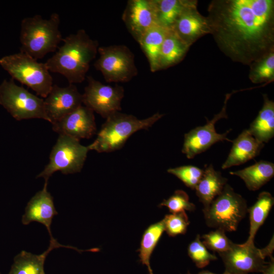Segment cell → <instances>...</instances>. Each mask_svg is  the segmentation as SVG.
Returning <instances> with one entry per match:
<instances>
[{"mask_svg":"<svg viewBox=\"0 0 274 274\" xmlns=\"http://www.w3.org/2000/svg\"><path fill=\"white\" fill-rule=\"evenodd\" d=\"M48 182H45L43 188L37 192L28 202L25 213L22 217V223L28 225L32 222L43 224L48 230L50 241L54 239L51 231V225L54 217L57 215L53 198L47 190Z\"/></svg>","mask_w":274,"mask_h":274,"instance_id":"cell-17","label":"cell"},{"mask_svg":"<svg viewBox=\"0 0 274 274\" xmlns=\"http://www.w3.org/2000/svg\"><path fill=\"white\" fill-rule=\"evenodd\" d=\"M197 6V1L193 0L181 13L172 28L189 47L201 37L211 34L209 20L198 12Z\"/></svg>","mask_w":274,"mask_h":274,"instance_id":"cell-16","label":"cell"},{"mask_svg":"<svg viewBox=\"0 0 274 274\" xmlns=\"http://www.w3.org/2000/svg\"><path fill=\"white\" fill-rule=\"evenodd\" d=\"M187 253L189 257L200 268L207 266L211 261L217 260L216 255L210 253L202 243L200 235L197 234L194 239L188 246Z\"/></svg>","mask_w":274,"mask_h":274,"instance_id":"cell-29","label":"cell"},{"mask_svg":"<svg viewBox=\"0 0 274 274\" xmlns=\"http://www.w3.org/2000/svg\"><path fill=\"white\" fill-rule=\"evenodd\" d=\"M227 179L220 172L216 170L210 164L203 169V175L195 190L199 201L207 209L212 201L223 190L227 184Z\"/></svg>","mask_w":274,"mask_h":274,"instance_id":"cell-19","label":"cell"},{"mask_svg":"<svg viewBox=\"0 0 274 274\" xmlns=\"http://www.w3.org/2000/svg\"><path fill=\"white\" fill-rule=\"evenodd\" d=\"M86 78L88 84L82 94L85 106L105 118L121 110V102L124 95L122 86L104 84L90 76Z\"/></svg>","mask_w":274,"mask_h":274,"instance_id":"cell-11","label":"cell"},{"mask_svg":"<svg viewBox=\"0 0 274 274\" xmlns=\"http://www.w3.org/2000/svg\"><path fill=\"white\" fill-rule=\"evenodd\" d=\"M163 220L164 231L171 237L185 234L190 224L185 212L166 215Z\"/></svg>","mask_w":274,"mask_h":274,"instance_id":"cell-32","label":"cell"},{"mask_svg":"<svg viewBox=\"0 0 274 274\" xmlns=\"http://www.w3.org/2000/svg\"><path fill=\"white\" fill-rule=\"evenodd\" d=\"M98 53L99 56L94 66L102 74L107 82H127L137 76L134 54L126 46L99 47Z\"/></svg>","mask_w":274,"mask_h":274,"instance_id":"cell-9","label":"cell"},{"mask_svg":"<svg viewBox=\"0 0 274 274\" xmlns=\"http://www.w3.org/2000/svg\"><path fill=\"white\" fill-rule=\"evenodd\" d=\"M167 172L175 176L186 186L192 190H195L203 174V169L191 165L170 168Z\"/></svg>","mask_w":274,"mask_h":274,"instance_id":"cell-30","label":"cell"},{"mask_svg":"<svg viewBox=\"0 0 274 274\" xmlns=\"http://www.w3.org/2000/svg\"><path fill=\"white\" fill-rule=\"evenodd\" d=\"M234 92L233 91L226 95L222 110L212 119L209 120L207 119V123L204 125L195 127L185 134L182 152L187 158H193L217 142L224 141L232 142V140L227 138V134L231 129L220 134L216 131L215 125L219 120L228 118L226 106L230 96Z\"/></svg>","mask_w":274,"mask_h":274,"instance_id":"cell-12","label":"cell"},{"mask_svg":"<svg viewBox=\"0 0 274 274\" xmlns=\"http://www.w3.org/2000/svg\"><path fill=\"white\" fill-rule=\"evenodd\" d=\"M60 23L59 15L56 13L48 19L38 14L23 18L21 22L20 51L37 60L56 52L63 39Z\"/></svg>","mask_w":274,"mask_h":274,"instance_id":"cell-3","label":"cell"},{"mask_svg":"<svg viewBox=\"0 0 274 274\" xmlns=\"http://www.w3.org/2000/svg\"><path fill=\"white\" fill-rule=\"evenodd\" d=\"M52 124L53 130L78 140L89 139L96 132L94 112L81 106Z\"/></svg>","mask_w":274,"mask_h":274,"instance_id":"cell-15","label":"cell"},{"mask_svg":"<svg viewBox=\"0 0 274 274\" xmlns=\"http://www.w3.org/2000/svg\"><path fill=\"white\" fill-rule=\"evenodd\" d=\"M164 231L163 219L151 224L144 231L137 252L140 262L146 265L149 274H153L150 265L151 256Z\"/></svg>","mask_w":274,"mask_h":274,"instance_id":"cell-26","label":"cell"},{"mask_svg":"<svg viewBox=\"0 0 274 274\" xmlns=\"http://www.w3.org/2000/svg\"><path fill=\"white\" fill-rule=\"evenodd\" d=\"M273 249L272 236L268 245L262 249L256 247L254 243H232L228 250L218 254L224 263L225 271L230 274H248L262 272L268 263L265 259L272 256Z\"/></svg>","mask_w":274,"mask_h":274,"instance_id":"cell-10","label":"cell"},{"mask_svg":"<svg viewBox=\"0 0 274 274\" xmlns=\"http://www.w3.org/2000/svg\"><path fill=\"white\" fill-rule=\"evenodd\" d=\"M249 78L253 83L269 84L274 81V51L250 64Z\"/></svg>","mask_w":274,"mask_h":274,"instance_id":"cell-28","label":"cell"},{"mask_svg":"<svg viewBox=\"0 0 274 274\" xmlns=\"http://www.w3.org/2000/svg\"><path fill=\"white\" fill-rule=\"evenodd\" d=\"M163 115L157 112L147 118L139 119L119 112L113 113L106 118L96 139L88 146L89 150L107 153L119 150L132 134L148 129Z\"/></svg>","mask_w":274,"mask_h":274,"instance_id":"cell-4","label":"cell"},{"mask_svg":"<svg viewBox=\"0 0 274 274\" xmlns=\"http://www.w3.org/2000/svg\"><path fill=\"white\" fill-rule=\"evenodd\" d=\"M62 41L63 45L45 63L50 72L63 76L69 84L81 83L86 78L90 64L98 53V42L83 29Z\"/></svg>","mask_w":274,"mask_h":274,"instance_id":"cell-2","label":"cell"},{"mask_svg":"<svg viewBox=\"0 0 274 274\" xmlns=\"http://www.w3.org/2000/svg\"><path fill=\"white\" fill-rule=\"evenodd\" d=\"M89 151L88 146L81 145L79 140L59 134L50 152L49 163L37 178H43L48 182L57 171L65 175L80 172Z\"/></svg>","mask_w":274,"mask_h":274,"instance_id":"cell-7","label":"cell"},{"mask_svg":"<svg viewBox=\"0 0 274 274\" xmlns=\"http://www.w3.org/2000/svg\"><path fill=\"white\" fill-rule=\"evenodd\" d=\"M186 274H192V273H191L189 271H188ZM197 274H216V273H213L209 270H202ZM222 274H230V273L227 272L226 271H225L224 273Z\"/></svg>","mask_w":274,"mask_h":274,"instance_id":"cell-35","label":"cell"},{"mask_svg":"<svg viewBox=\"0 0 274 274\" xmlns=\"http://www.w3.org/2000/svg\"><path fill=\"white\" fill-rule=\"evenodd\" d=\"M193 0H154L158 24L172 29L176 20Z\"/></svg>","mask_w":274,"mask_h":274,"instance_id":"cell-27","label":"cell"},{"mask_svg":"<svg viewBox=\"0 0 274 274\" xmlns=\"http://www.w3.org/2000/svg\"><path fill=\"white\" fill-rule=\"evenodd\" d=\"M0 105L18 121L42 119L48 121L44 98L17 85L12 78L0 84Z\"/></svg>","mask_w":274,"mask_h":274,"instance_id":"cell-8","label":"cell"},{"mask_svg":"<svg viewBox=\"0 0 274 274\" xmlns=\"http://www.w3.org/2000/svg\"><path fill=\"white\" fill-rule=\"evenodd\" d=\"M200 238L207 249L218 253L228 250L233 243L226 235L225 232L220 229L204 234Z\"/></svg>","mask_w":274,"mask_h":274,"instance_id":"cell-33","label":"cell"},{"mask_svg":"<svg viewBox=\"0 0 274 274\" xmlns=\"http://www.w3.org/2000/svg\"><path fill=\"white\" fill-rule=\"evenodd\" d=\"M248 209L246 200L227 184L221 194L202 212L208 227L232 232L237 230L246 217Z\"/></svg>","mask_w":274,"mask_h":274,"instance_id":"cell-6","label":"cell"},{"mask_svg":"<svg viewBox=\"0 0 274 274\" xmlns=\"http://www.w3.org/2000/svg\"><path fill=\"white\" fill-rule=\"evenodd\" d=\"M190 47L170 29L161 46L158 62L159 71L180 62L186 55Z\"/></svg>","mask_w":274,"mask_h":274,"instance_id":"cell-24","label":"cell"},{"mask_svg":"<svg viewBox=\"0 0 274 274\" xmlns=\"http://www.w3.org/2000/svg\"><path fill=\"white\" fill-rule=\"evenodd\" d=\"M122 19L137 42L150 28L159 25L154 0L128 1Z\"/></svg>","mask_w":274,"mask_h":274,"instance_id":"cell-13","label":"cell"},{"mask_svg":"<svg viewBox=\"0 0 274 274\" xmlns=\"http://www.w3.org/2000/svg\"><path fill=\"white\" fill-rule=\"evenodd\" d=\"M159 207H165L171 213H177L186 211L193 212L195 205L189 200L187 193L182 190H177L167 199H164Z\"/></svg>","mask_w":274,"mask_h":274,"instance_id":"cell-31","label":"cell"},{"mask_svg":"<svg viewBox=\"0 0 274 274\" xmlns=\"http://www.w3.org/2000/svg\"><path fill=\"white\" fill-rule=\"evenodd\" d=\"M1 274V273H0Z\"/></svg>","mask_w":274,"mask_h":274,"instance_id":"cell-36","label":"cell"},{"mask_svg":"<svg viewBox=\"0 0 274 274\" xmlns=\"http://www.w3.org/2000/svg\"><path fill=\"white\" fill-rule=\"evenodd\" d=\"M0 65L11 76L45 98L53 85V78L45 63L20 51L0 58Z\"/></svg>","mask_w":274,"mask_h":274,"instance_id":"cell-5","label":"cell"},{"mask_svg":"<svg viewBox=\"0 0 274 274\" xmlns=\"http://www.w3.org/2000/svg\"><path fill=\"white\" fill-rule=\"evenodd\" d=\"M274 204V198L268 192H261L255 203L248 209L249 214L250 230L247 244L254 243L255 235L264 223Z\"/></svg>","mask_w":274,"mask_h":274,"instance_id":"cell-25","label":"cell"},{"mask_svg":"<svg viewBox=\"0 0 274 274\" xmlns=\"http://www.w3.org/2000/svg\"><path fill=\"white\" fill-rule=\"evenodd\" d=\"M44 101L48 122L53 124L82 106L83 97L75 84L65 87L53 84Z\"/></svg>","mask_w":274,"mask_h":274,"instance_id":"cell-14","label":"cell"},{"mask_svg":"<svg viewBox=\"0 0 274 274\" xmlns=\"http://www.w3.org/2000/svg\"><path fill=\"white\" fill-rule=\"evenodd\" d=\"M232 143L228 157L222 165V169L248 161L258 155L264 147V143L256 140L247 129L242 131Z\"/></svg>","mask_w":274,"mask_h":274,"instance_id":"cell-18","label":"cell"},{"mask_svg":"<svg viewBox=\"0 0 274 274\" xmlns=\"http://www.w3.org/2000/svg\"><path fill=\"white\" fill-rule=\"evenodd\" d=\"M63 247L69 248L59 244L55 239L50 241L48 249L41 254L36 255L22 251L15 257L8 274H45L44 265L47 255L53 249Z\"/></svg>","mask_w":274,"mask_h":274,"instance_id":"cell-20","label":"cell"},{"mask_svg":"<svg viewBox=\"0 0 274 274\" xmlns=\"http://www.w3.org/2000/svg\"><path fill=\"white\" fill-rule=\"evenodd\" d=\"M207 17L220 50L250 65L274 51L273 0H213Z\"/></svg>","mask_w":274,"mask_h":274,"instance_id":"cell-1","label":"cell"},{"mask_svg":"<svg viewBox=\"0 0 274 274\" xmlns=\"http://www.w3.org/2000/svg\"><path fill=\"white\" fill-rule=\"evenodd\" d=\"M229 173L242 179L249 190L256 191L273 178L274 164L260 160L244 169Z\"/></svg>","mask_w":274,"mask_h":274,"instance_id":"cell-23","label":"cell"},{"mask_svg":"<svg viewBox=\"0 0 274 274\" xmlns=\"http://www.w3.org/2000/svg\"><path fill=\"white\" fill-rule=\"evenodd\" d=\"M263 105L247 129L256 140L267 143L274 136V102L263 94Z\"/></svg>","mask_w":274,"mask_h":274,"instance_id":"cell-21","label":"cell"},{"mask_svg":"<svg viewBox=\"0 0 274 274\" xmlns=\"http://www.w3.org/2000/svg\"><path fill=\"white\" fill-rule=\"evenodd\" d=\"M170 28L157 25L148 30L138 42L149 62L151 72L159 71V58L163 42Z\"/></svg>","mask_w":274,"mask_h":274,"instance_id":"cell-22","label":"cell"},{"mask_svg":"<svg viewBox=\"0 0 274 274\" xmlns=\"http://www.w3.org/2000/svg\"><path fill=\"white\" fill-rule=\"evenodd\" d=\"M269 258L270 260L268 262L265 268L262 272V274H273L274 273V259L273 256Z\"/></svg>","mask_w":274,"mask_h":274,"instance_id":"cell-34","label":"cell"}]
</instances>
